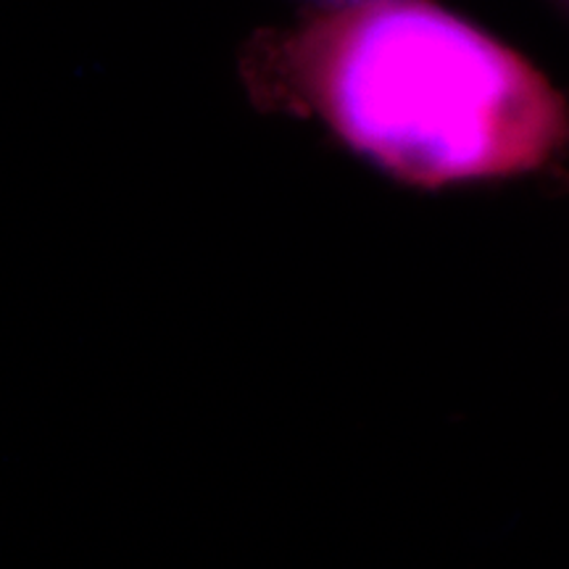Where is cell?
<instances>
[{"mask_svg":"<svg viewBox=\"0 0 569 569\" xmlns=\"http://www.w3.org/2000/svg\"><path fill=\"white\" fill-rule=\"evenodd\" d=\"M298 82L353 151L411 184L540 167L569 140L561 92L438 6L377 0L293 40Z\"/></svg>","mask_w":569,"mask_h":569,"instance_id":"6da1fadb","label":"cell"}]
</instances>
